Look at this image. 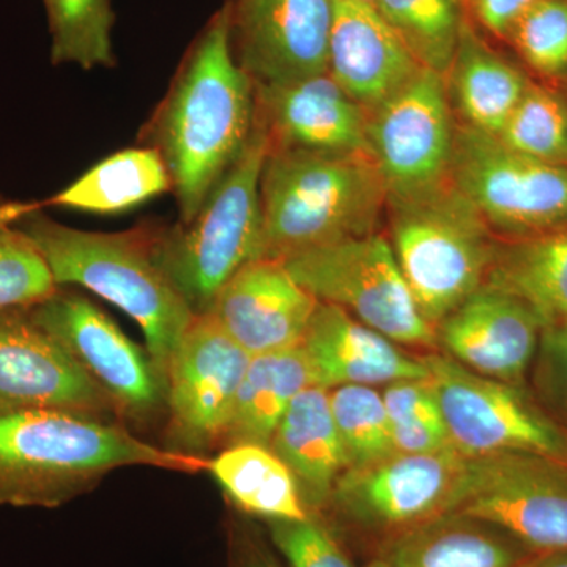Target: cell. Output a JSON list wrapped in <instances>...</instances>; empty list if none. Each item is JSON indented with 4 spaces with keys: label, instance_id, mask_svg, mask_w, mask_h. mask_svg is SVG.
Returning a JSON list of instances; mask_svg holds the SVG:
<instances>
[{
    "label": "cell",
    "instance_id": "8d00e7d4",
    "mask_svg": "<svg viewBox=\"0 0 567 567\" xmlns=\"http://www.w3.org/2000/svg\"><path fill=\"white\" fill-rule=\"evenodd\" d=\"M532 393L540 406L567 429V327L547 324L532 369Z\"/></svg>",
    "mask_w": 567,
    "mask_h": 567
},
{
    "label": "cell",
    "instance_id": "d590c367",
    "mask_svg": "<svg viewBox=\"0 0 567 567\" xmlns=\"http://www.w3.org/2000/svg\"><path fill=\"white\" fill-rule=\"evenodd\" d=\"M267 527L290 567H354L333 533L316 516L267 520Z\"/></svg>",
    "mask_w": 567,
    "mask_h": 567
},
{
    "label": "cell",
    "instance_id": "f1b7e54d",
    "mask_svg": "<svg viewBox=\"0 0 567 567\" xmlns=\"http://www.w3.org/2000/svg\"><path fill=\"white\" fill-rule=\"evenodd\" d=\"M375 9L423 69L446 76L464 24L458 0H375Z\"/></svg>",
    "mask_w": 567,
    "mask_h": 567
},
{
    "label": "cell",
    "instance_id": "ee69618b",
    "mask_svg": "<svg viewBox=\"0 0 567 567\" xmlns=\"http://www.w3.org/2000/svg\"><path fill=\"white\" fill-rule=\"evenodd\" d=\"M458 2H461V0H458Z\"/></svg>",
    "mask_w": 567,
    "mask_h": 567
},
{
    "label": "cell",
    "instance_id": "5bb4252c",
    "mask_svg": "<svg viewBox=\"0 0 567 567\" xmlns=\"http://www.w3.org/2000/svg\"><path fill=\"white\" fill-rule=\"evenodd\" d=\"M249 361L251 357L210 316H196L166 379L169 432L181 453L193 451L197 456V451L226 439Z\"/></svg>",
    "mask_w": 567,
    "mask_h": 567
},
{
    "label": "cell",
    "instance_id": "6da1fadb",
    "mask_svg": "<svg viewBox=\"0 0 567 567\" xmlns=\"http://www.w3.org/2000/svg\"><path fill=\"white\" fill-rule=\"evenodd\" d=\"M254 123L256 92L235 59L229 0L193 41L142 137L169 171L181 223L196 215L244 152Z\"/></svg>",
    "mask_w": 567,
    "mask_h": 567
},
{
    "label": "cell",
    "instance_id": "484cf974",
    "mask_svg": "<svg viewBox=\"0 0 567 567\" xmlns=\"http://www.w3.org/2000/svg\"><path fill=\"white\" fill-rule=\"evenodd\" d=\"M167 192H173L169 171L162 155L144 145L107 156L63 192L33 204L40 208L63 207L115 215Z\"/></svg>",
    "mask_w": 567,
    "mask_h": 567
},
{
    "label": "cell",
    "instance_id": "60d3db41",
    "mask_svg": "<svg viewBox=\"0 0 567 567\" xmlns=\"http://www.w3.org/2000/svg\"><path fill=\"white\" fill-rule=\"evenodd\" d=\"M364 567H385V566H383V563L380 561L379 558H374V559H372L371 563H368V565H365Z\"/></svg>",
    "mask_w": 567,
    "mask_h": 567
},
{
    "label": "cell",
    "instance_id": "4fadbf2b",
    "mask_svg": "<svg viewBox=\"0 0 567 567\" xmlns=\"http://www.w3.org/2000/svg\"><path fill=\"white\" fill-rule=\"evenodd\" d=\"M25 309L110 395L122 415L148 420L166 402V386L148 353L81 293L59 287L47 300Z\"/></svg>",
    "mask_w": 567,
    "mask_h": 567
},
{
    "label": "cell",
    "instance_id": "5b68a950",
    "mask_svg": "<svg viewBox=\"0 0 567 567\" xmlns=\"http://www.w3.org/2000/svg\"><path fill=\"white\" fill-rule=\"evenodd\" d=\"M386 215L395 260L435 330L484 287L499 240L451 181L413 196L388 197Z\"/></svg>",
    "mask_w": 567,
    "mask_h": 567
},
{
    "label": "cell",
    "instance_id": "cb8c5ba5",
    "mask_svg": "<svg viewBox=\"0 0 567 567\" xmlns=\"http://www.w3.org/2000/svg\"><path fill=\"white\" fill-rule=\"evenodd\" d=\"M445 80L461 125L492 136L502 132L532 84L516 65L492 51L465 20Z\"/></svg>",
    "mask_w": 567,
    "mask_h": 567
},
{
    "label": "cell",
    "instance_id": "3957f363",
    "mask_svg": "<svg viewBox=\"0 0 567 567\" xmlns=\"http://www.w3.org/2000/svg\"><path fill=\"white\" fill-rule=\"evenodd\" d=\"M9 207L13 226L35 246L59 287H84L140 324L166 386L171 361L196 315L156 264L155 227L85 233L54 221L33 203L9 200Z\"/></svg>",
    "mask_w": 567,
    "mask_h": 567
},
{
    "label": "cell",
    "instance_id": "ffe728a7",
    "mask_svg": "<svg viewBox=\"0 0 567 567\" xmlns=\"http://www.w3.org/2000/svg\"><path fill=\"white\" fill-rule=\"evenodd\" d=\"M312 386H379L427 377L421 357L354 319L339 306L319 303L300 342Z\"/></svg>",
    "mask_w": 567,
    "mask_h": 567
},
{
    "label": "cell",
    "instance_id": "4dcf8cb0",
    "mask_svg": "<svg viewBox=\"0 0 567 567\" xmlns=\"http://www.w3.org/2000/svg\"><path fill=\"white\" fill-rule=\"evenodd\" d=\"M330 404L347 468L377 464L395 454L385 402L374 386L334 388Z\"/></svg>",
    "mask_w": 567,
    "mask_h": 567
},
{
    "label": "cell",
    "instance_id": "ab89813d",
    "mask_svg": "<svg viewBox=\"0 0 567 567\" xmlns=\"http://www.w3.org/2000/svg\"><path fill=\"white\" fill-rule=\"evenodd\" d=\"M520 567H567V551L533 554Z\"/></svg>",
    "mask_w": 567,
    "mask_h": 567
},
{
    "label": "cell",
    "instance_id": "9a60e30c",
    "mask_svg": "<svg viewBox=\"0 0 567 567\" xmlns=\"http://www.w3.org/2000/svg\"><path fill=\"white\" fill-rule=\"evenodd\" d=\"M334 0H233V50L254 84L328 71Z\"/></svg>",
    "mask_w": 567,
    "mask_h": 567
},
{
    "label": "cell",
    "instance_id": "7bdbcfd3",
    "mask_svg": "<svg viewBox=\"0 0 567 567\" xmlns=\"http://www.w3.org/2000/svg\"><path fill=\"white\" fill-rule=\"evenodd\" d=\"M561 464L567 466V450H566V456L563 458Z\"/></svg>",
    "mask_w": 567,
    "mask_h": 567
},
{
    "label": "cell",
    "instance_id": "7c38bea8",
    "mask_svg": "<svg viewBox=\"0 0 567 567\" xmlns=\"http://www.w3.org/2000/svg\"><path fill=\"white\" fill-rule=\"evenodd\" d=\"M365 114L369 153L386 183L388 197L413 196L450 181L457 123L445 76L420 69Z\"/></svg>",
    "mask_w": 567,
    "mask_h": 567
},
{
    "label": "cell",
    "instance_id": "e575fe53",
    "mask_svg": "<svg viewBox=\"0 0 567 567\" xmlns=\"http://www.w3.org/2000/svg\"><path fill=\"white\" fill-rule=\"evenodd\" d=\"M509 40L525 62L547 78L567 74V0H540L517 22Z\"/></svg>",
    "mask_w": 567,
    "mask_h": 567
},
{
    "label": "cell",
    "instance_id": "74e56055",
    "mask_svg": "<svg viewBox=\"0 0 567 567\" xmlns=\"http://www.w3.org/2000/svg\"><path fill=\"white\" fill-rule=\"evenodd\" d=\"M476 21L486 31L509 39L517 22L540 0H468Z\"/></svg>",
    "mask_w": 567,
    "mask_h": 567
},
{
    "label": "cell",
    "instance_id": "d6a6232c",
    "mask_svg": "<svg viewBox=\"0 0 567 567\" xmlns=\"http://www.w3.org/2000/svg\"><path fill=\"white\" fill-rule=\"evenodd\" d=\"M496 137L529 158L567 167L566 100L532 82Z\"/></svg>",
    "mask_w": 567,
    "mask_h": 567
},
{
    "label": "cell",
    "instance_id": "8992f818",
    "mask_svg": "<svg viewBox=\"0 0 567 567\" xmlns=\"http://www.w3.org/2000/svg\"><path fill=\"white\" fill-rule=\"evenodd\" d=\"M268 137L259 123L233 166L189 221L155 227L153 256L196 316L246 264L259 259L260 174Z\"/></svg>",
    "mask_w": 567,
    "mask_h": 567
},
{
    "label": "cell",
    "instance_id": "1f68e13d",
    "mask_svg": "<svg viewBox=\"0 0 567 567\" xmlns=\"http://www.w3.org/2000/svg\"><path fill=\"white\" fill-rule=\"evenodd\" d=\"M382 398L395 454H431L454 447L429 375L388 383Z\"/></svg>",
    "mask_w": 567,
    "mask_h": 567
},
{
    "label": "cell",
    "instance_id": "277c9868",
    "mask_svg": "<svg viewBox=\"0 0 567 567\" xmlns=\"http://www.w3.org/2000/svg\"><path fill=\"white\" fill-rule=\"evenodd\" d=\"M386 183L369 152L268 147L260 174L259 259L282 260L379 233Z\"/></svg>",
    "mask_w": 567,
    "mask_h": 567
},
{
    "label": "cell",
    "instance_id": "d6986e66",
    "mask_svg": "<svg viewBox=\"0 0 567 567\" xmlns=\"http://www.w3.org/2000/svg\"><path fill=\"white\" fill-rule=\"evenodd\" d=\"M256 122L270 148L309 152H369L368 114L331 78L319 76L290 84H254Z\"/></svg>",
    "mask_w": 567,
    "mask_h": 567
},
{
    "label": "cell",
    "instance_id": "d4e9b609",
    "mask_svg": "<svg viewBox=\"0 0 567 567\" xmlns=\"http://www.w3.org/2000/svg\"><path fill=\"white\" fill-rule=\"evenodd\" d=\"M484 286L527 303L547 324H567V223L498 241Z\"/></svg>",
    "mask_w": 567,
    "mask_h": 567
},
{
    "label": "cell",
    "instance_id": "836d02e7",
    "mask_svg": "<svg viewBox=\"0 0 567 567\" xmlns=\"http://www.w3.org/2000/svg\"><path fill=\"white\" fill-rule=\"evenodd\" d=\"M58 289L41 254L11 223L9 200L0 199V311L29 308Z\"/></svg>",
    "mask_w": 567,
    "mask_h": 567
},
{
    "label": "cell",
    "instance_id": "7a4b0ae2",
    "mask_svg": "<svg viewBox=\"0 0 567 567\" xmlns=\"http://www.w3.org/2000/svg\"><path fill=\"white\" fill-rule=\"evenodd\" d=\"M197 473L208 461L148 445L104 417L62 410L0 412V506L58 507L126 466Z\"/></svg>",
    "mask_w": 567,
    "mask_h": 567
},
{
    "label": "cell",
    "instance_id": "b9f144b4",
    "mask_svg": "<svg viewBox=\"0 0 567 567\" xmlns=\"http://www.w3.org/2000/svg\"><path fill=\"white\" fill-rule=\"evenodd\" d=\"M354 2H363V3H368V6L375 7V0H354Z\"/></svg>",
    "mask_w": 567,
    "mask_h": 567
},
{
    "label": "cell",
    "instance_id": "44dd1931",
    "mask_svg": "<svg viewBox=\"0 0 567 567\" xmlns=\"http://www.w3.org/2000/svg\"><path fill=\"white\" fill-rule=\"evenodd\" d=\"M420 69L374 6L334 0L328 73L354 102L374 110Z\"/></svg>",
    "mask_w": 567,
    "mask_h": 567
},
{
    "label": "cell",
    "instance_id": "52a82bcc",
    "mask_svg": "<svg viewBox=\"0 0 567 567\" xmlns=\"http://www.w3.org/2000/svg\"><path fill=\"white\" fill-rule=\"evenodd\" d=\"M282 264L320 303L346 309L395 344L439 349L435 330L421 316L385 234L346 238Z\"/></svg>",
    "mask_w": 567,
    "mask_h": 567
},
{
    "label": "cell",
    "instance_id": "f35d334b",
    "mask_svg": "<svg viewBox=\"0 0 567 567\" xmlns=\"http://www.w3.org/2000/svg\"><path fill=\"white\" fill-rule=\"evenodd\" d=\"M237 567H279L270 551L251 544L241 551Z\"/></svg>",
    "mask_w": 567,
    "mask_h": 567
},
{
    "label": "cell",
    "instance_id": "30bf717a",
    "mask_svg": "<svg viewBox=\"0 0 567 567\" xmlns=\"http://www.w3.org/2000/svg\"><path fill=\"white\" fill-rule=\"evenodd\" d=\"M450 181L503 238L567 223V167L522 155L492 134L457 125Z\"/></svg>",
    "mask_w": 567,
    "mask_h": 567
},
{
    "label": "cell",
    "instance_id": "e0dca14e",
    "mask_svg": "<svg viewBox=\"0 0 567 567\" xmlns=\"http://www.w3.org/2000/svg\"><path fill=\"white\" fill-rule=\"evenodd\" d=\"M546 328L514 295L481 287L436 324L439 349L476 374L525 385Z\"/></svg>",
    "mask_w": 567,
    "mask_h": 567
},
{
    "label": "cell",
    "instance_id": "ba28073f",
    "mask_svg": "<svg viewBox=\"0 0 567 567\" xmlns=\"http://www.w3.org/2000/svg\"><path fill=\"white\" fill-rule=\"evenodd\" d=\"M421 360L434 383L447 435L462 456L518 451L565 458L567 429L525 385L476 374L445 353L432 352Z\"/></svg>",
    "mask_w": 567,
    "mask_h": 567
},
{
    "label": "cell",
    "instance_id": "8fae6325",
    "mask_svg": "<svg viewBox=\"0 0 567 567\" xmlns=\"http://www.w3.org/2000/svg\"><path fill=\"white\" fill-rule=\"evenodd\" d=\"M453 513L487 522L535 554L567 551V466L518 451L466 457Z\"/></svg>",
    "mask_w": 567,
    "mask_h": 567
},
{
    "label": "cell",
    "instance_id": "2e32d148",
    "mask_svg": "<svg viewBox=\"0 0 567 567\" xmlns=\"http://www.w3.org/2000/svg\"><path fill=\"white\" fill-rule=\"evenodd\" d=\"M6 410H62L104 420L118 413L25 308L0 311V412Z\"/></svg>",
    "mask_w": 567,
    "mask_h": 567
},
{
    "label": "cell",
    "instance_id": "ac0fdd59",
    "mask_svg": "<svg viewBox=\"0 0 567 567\" xmlns=\"http://www.w3.org/2000/svg\"><path fill=\"white\" fill-rule=\"evenodd\" d=\"M319 303L286 265L257 259L224 284L205 315L252 358L300 346Z\"/></svg>",
    "mask_w": 567,
    "mask_h": 567
},
{
    "label": "cell",
    "instance_id": "9c48e42d",
    "mask_svg": "<svg viewBox=\"0 0 567 567\" xmlns=\"http://www.w3.org/2000/svg\"><path fill=\"white\" fill-rule=\"evenodd\" d=\"M466 457L458 451L393 454L377 464L347 468L327 509L379 548L394 537L453 513Z\"/></svg>",
    "mask_w": 567,
    "mask_h": 567
},
{
    "label": "cell",
    "instance_id": "603a6c76",
    "mask_svg": "<svg viewBox=\"0 0 567 567\" xmlns=\"http://www.w3.org/2000/svg\"><path fill=\"white\" fill-rule=\"evenodd\" d=\"M533 554L503 529L451 513L388 540L377 558L385 567H520Z\"/></svg>",
    "mask_w": 567,
    "mask_h": 567
},
{
    "label": "cell",
    "instance_id": "83f0119b",
    "mask_svg": "<svg viewBox=\"0 0 567 567\" xmlns=\"http://www.w3.org/2000/svg\"><path fill=\"white\" fill-rule=\"evenodd\" d=\"M216 483L251 516L289 520L312 516L289 466L262 445H233L208 461Z\"/></svg>",
    "mask_w": 567,
    "mask_h": 567
},
{
    "label": "cell",
    "instance_id": "4316f807",
    "mask_svg": "<svg viewBox=\"0 0 567 567\" xmlns=\"http://www.w3.org/2000/svg\"><path fill=\"white\" fill-rule=\"evenodd\" d=\"M312 386L300 346L252 357L227 427V445L270 447L276 429L301 391Z\"/></svg>",
    "mask_w": 567,
    "mask_h": 567
},
{
    "label": "cell",
    "instance_id": "f546056e",
    "mask_svg": "<svg viewBox=\"0 0 567 567\" xmlns=\"http://www.w3.org/2000/svg\"><path fill=\"white\" fill-rule=\"evenodd\" d=\"M51 35V62L82 70L115 65L112 0H43Z\"/></svg>",
    "mask_w": 567,
    "mask_h": 567
},
{
    "label": "cell",
    "instance_id": "7402d4cb",
    "mask_svg": "<svg viewBox=\"0 0 567 567\" xmlns=\"http://www.w3.org/2000/svg\"><path fill=\"white\" fill-rule=\"evenodd\" d=\"M270 450L289 466L309 513L327 511L336 481L347 470L330 391L320 386L301 391L276 429Z\"/></svg>",
    "mask_w": 567,
    "mask_h": 567
}]
</instances>
